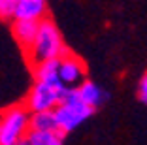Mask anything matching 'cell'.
Listing matches in <instances>:
<instances>
[{"instance_id": "6da1fadb", "label": "cell", "mask_w": 147, "mask_h": 145, "mask_svg": "<svg viewBox=\"0 0 147 145\" xmlns=\"http://www.w3.org/2000/svg\"><path fill=\"white\" fill-rule=\"evenodd\" d=\"M70 49L64 45V40L61 36V30L49 17L38 21V30L36 36L32 40L30 47L26 49L25 57L26 62L32 66L43 62V60H51V59H61L62 55H66Z\"/></svg>"}, {"instance_id": "7a4b0ae2", "label": "cell", "mask_w": 147, "mask_h": 145, "mask_svg": "<svg viewBox=\"0 0 147 145\" xmlns=\"http://www.w3.org/2000/svg\"><path fill=\"white\" fill-rule=\"evenodd\" d=\"M28 130H30V109L25 104H15V106L2 111V119H0V145L23 143Z\"/></svg>"}, {"instance_id": "3957f363", "label": "cell", "mask_w": 147, "mask_h": 145, "mask_svg": "<svg viewBox=\"0 0 147 145\" xmlns=\"http://www.w3.org/2000/svg\"><path fill=\"white\" fill-rule=\"evenodd\" d=\"M62 92H64V83L61 79L55 81H42L36 79L32 89L28 90L25 100V106L32 111H45V109H55L61 104Z\"/></svg>"}, {"instance_id": "277c9868", "label": "cell", "mask_w": 147, "mask_h": 145, "mask_svg": "<svg viewBox=\"0 0 147 145\" xmlns=\"http://www.w3.org/2000/svg\"><path fill=\"white\" fill-rule=\"evenodd\" d=\"M53 111H55L59 128H61L64 134H70L78 126H81L89 117H92L94 107L87 106L85 102L78 100V102H61Z\"/></svg>"}, {"instance_id": "5b68a950", "label": "cell", "mask_w": 147, "mask_h": 145, "mask_svg": "<svg viewBox=\"0 0 147 145\" xmlns=\"http://www.w3.org/2000/svg\"><path fill=\"white\" fill-rule=\"evenodd\" d=\"M57 72H59V77L64 83V87H78L83 79H87L85 62L79 57H76L72 51H68L59 59Z\"/></svg>"}, {"instance_id": "8992f818", "label": "cell", "mask_w": 147, "mask_h": 145, "mask_svg": "<svg viewBox=\"0 0 147 145\" xmlns=\"http://www.w3.org/2000/svg\"><path fill=\"white\" fill-rule=\"evenodd\" d=\"M45 17H49L47 0H17V8H15V17L13 19L42 21Z\"/></svg>"}, {"instance_id": "52a82bcc", "label": "cell", "mask_w": 147, "mask_h": 145, "mask_svg": "<svg viewBox=\"0 0 147 145\" xmlns=\"http://www.w3.org/2000/svg\"><path fill=\"white\" fill-rule=\"evenodd\" d=\"M11 34L15 42L19 43L23 51H26L30 47L32 40L38 30V21H30V19H11Z\"/></svg>"}, {"instance_id": "ba28073f", "label": "cell", "mask_w": 147, "mask_h": 145, "mask_svg": "<svg viewBox=\"0 0 147 145\" xmlns=\"http://www.w3.org/2000/svg\"><path fill=\"white\" fill-rule=\"evenodd\" d=\"M66 134L62 130H28L23 140L25 145H61Z\"/></svg>"}, {"instance_id": "9c48e42d", "label": "cell", "mask_w": 147, "mask_h": 145, "mask_svg": "<svg viewBox=\"0 0 147 145\" xmlns=\"http://www.w3.org/2000/svg\"><path fill=\"white\" fill-rule=\"evenodd\" d=\"M78 92H79V98L91 107H98L104 104V100H108V94L100 89L96 83H92L91 79H83L81 83L78 85Z\"/></svg>"}, {"instance_id": "30bf717a", "label": "cell", "mask_w": 147, "mask_h": 145, "mask_svg": "<svg viewBox=\"0 0 147 145\" xmlns=\"http://www.w3.org/2000/svg\"><path fill=\"white\" fill-rule=\"evenodd\" d=\"M30 128L32 130H61L57 124V117L53 109L32 111L30 113Z\"/></svg>"}, {"instance_id": "8fae6325", "label": "cell", "mask_w": 147, "mask_h": 145, "mask_svg": "<svg viewBox=\"0 0 147 145\" xmlns=\"http://www.w3.org/2000/svg\"><path fill=\"white\" fill-rule=\"evenodd\" d=\"M57 66H59V59L43 60V62L32 66L34 79H42V81H55V79H61V77H59V72H57Z\"/></svg>"}, {"instance_id": "7c38bea8", "label": "cell", "mask_w": 147, "mask_h": 145, "mask_svg": "<svg viewBox=\"0 0 147 145\" xmlns=\"http://www.w3.org/2000/svg\"><path fill=\"white\" fill-rule=\"evenodd\" d=\"M15 8H17V0H0V19L11 21L15 17Z\"/></svg>"}, {"instance_id": "4fadbf2b", "label": "cell", "mask_w": 147, "mask_h": 145, "mask_svg": "<svg viewBox=\"0 0 147 145\" xmlns=\"http://www.w3.org/2000/svg\"><path fill=\"white\" fill-rule=\"evenodd\" d=\"M138 98H140L142 104L147 106V72L142 76V79H140V83H138Z\"/></svg>"}, {"instance_id": "5bb4252c", "label": "cell", "mask_w": 147, "mask_h": 145, "mask_svg": "<svg viewBox=\"0 0 147 145\" xmlns=\"http://www.w3.org/2000/svg\"><path fill=\"white\" fill-rule=\"evenodd\" d=\"M0 119H2V111H0Z\"/></svg>"}]
</instances>
